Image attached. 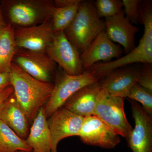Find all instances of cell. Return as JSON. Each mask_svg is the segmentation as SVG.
Wrapping results in <instances>:
<instances>
[{"mask_svg": "<svg viewBox=\"0 0 152 152\" xmlns=\"http://www.w3.org/2000/svg\"><path fill=\"white\" fill-rule=\"evenodd\" d=\"M104 29V23L98 15L94 2L82 1L73 20L64 31L81 56Z\"/></svg>", "mask_w": 152, "mask_h": 152, "instance_id": "obj_3", "label": "cell"}, {"mask_svg": "<svg viewBox=\"0 0 152 152\" xmlns=\"http://www.w3.org/2000/svg\"><path fill=\"white\" fill-rule=\"evenodd\" d=\"M78 136L84 143L105 149L113 148L121 142L120 136L94 115L84 118Z\"/></svg>", "mask_w": 152, "mask_h": 152, "instance_id": "obj_9", "label": "cell"}, {"mask_svg": "<svg viewBox=\"0 0 152 152\" xmlns=\"http://www.w3.org/2000/svg\"><path fill=\"white\" fill-rule=\"evenodd\" d=\"M101 89L99 81L86 86L69 98L63 107L83 118L93 115Z\"/></svg>", "mask_w": 152, "mask_h": 152, "instance_id": "obj_17", "label": "cell"}, {"mask_svg": "<svg viewBox=\"0 0 152 152\" xmlns=\"http://www.w3.org/2000/svg\"><path fill=\"white\" fill-rule=\"evenodd\" d=\"M31 124L26 143L32 152H51V137L44 107L39 109Z\"/></svg>", "mask_w": 152, "mask_h": 152, "instance_id": "obj_18", "label": "cell"}, {"mask_svg": "<svg viewBox=\"0 0 152 152\" xmlns=\"http://www.w3.org/2000/svg\"><path fill=\"white\" fill-rule=\"evenodd\" d=\"M10 85H11L10 72L0 73V90Z\"/></svg>", "mask_w": 152, "mask_h": 152, "instance_id": "obj_28", "label": "cell"}, {"mask_svg": "<svg viewBox=\"0 0 152 152\" xmlns=\"http://www.w3.org/2000/svg\"><path fill=\"white\" fill-rule=\"evenodd\" d=\"M83 120V117L63 107L48 118L51 137V152H58V145L61 140L68 137L78 136Z\"/></svg>", "mask_w": 152, "mask_h": 152, "instance_id": "obj_11", "label": "cell"}, {"mask_svg": "<svg viewBox=\"0 0 152 152\" xmlns=\"http://www.w3.org/2000/svg\"><path fill=\"white\" fill-rule=\"evenodd\" d=\"M139 0H123V7L125 13L131 23L138 24L140 23L139 13Z\"/></svg>", "mask_w": 152, "mask_h": 152, "instance_id": "obj_24", "label": "cell"}, {"mask_svg": "<svg viewBox=\"0 0 152 152\" xmlns=\"http://www.w3.org/2000/svg\"><path fill=\"white\" fill-rule=\"evenodd\" d=\"M99 81L88 71L77 75H68L63 71L58 74L51 96L44 106L47 118L61 108L76 92L86 86Z\"/></svg>", "mask_w": 152, "mask_h": 152, "instance_id": "obj_4", "label": "cell"}, {"mask_svg": "<svg viewBox=\"0 0 152 152\" xmlns=\"http://www.w3.org/2000/svg\"><path fill=\"white\" fill-rule=\"evenodd\" d=\"M137 84L152 91V64H142Z\"/></svg>", "mask_w": 152, "mask_h": 152, "instance_id": "obj_25", "label": "cell"}, {"mask_svg": "<svg viewBox=\"0 0 152 152\" xmlns=\"http://www.w3.org/2000/svg\"><path fill=\"white\" fill-rule=\"evenodd\" d=\"M123 52L122 47L112 42L104 31L80 56L84 71H87L96 63L108 62L112 59L119 58Z\"/></svg>", "mask_w": 152, "mask_h": 152, "instance_id": "obj_15", "label": "cell"}, {"mask_svg": "<svg viewBox=\"0 0 152 152\" xmlns=\"http://www.w3.org/2000/svg\"><path fill=\"white\" fill-rule=\"evenodd\" d=\"M7 24L5 22L1 9V1H0V29L7 26Z\"/></svg>", "mask_w": 152, "mask_h": 152, "instance_id": "obj_29", "label": "cell"}, {"mask_svg": "<svg viewBox=\"0 0 152 152\" xmlns=\"http://www.w3.org/2000/svg\"><path fill=\"white\" fill-rule=\"evenodd\" d=\"M80 2L66 7H55L52 18L55 32L64 31L70 25L77 15Z\"/></svg>", "mask_w": 152, "mask_h": 152, "instance_id": "obj_21", "label": "cell"}, {"mask_svg": "<svg viewBox=\"0 0 152 152\" xmlns=\"http://www.w3.org/2000/svg\"><path fill=\"white\" fill-rule=\"evenodd\" d=\"M140 66L137 64L114 69L99 81L101 88L112 96L128 97L138 81Z\"/></svg>", "mask_w": 152, "mask_h": 152, "instance_id": "obj_13", "label": "cell"}, {"mask_svg": "<svg viewBox=\"0 0 152 152\" xmlns=\"http://www.w3.org/2000/svg\"><path fill=\"white\" fill-rule=\"evenodd\" d=\"M0 119L20 138L26 140L29 132L30 123L14 94L0 107Z\"/></svg>", "mask_w": 152, "mask_h": 152, "instance_id": "obj_16", "label": "cell"}, {"mask_svg": "<svg viewBox=\"0 0 152 152\" xmlns=\"http://www.w3.org/2000/svg\"><path fill=\"white\" fill-rule=\"evenodd\" d=\"M139 8L140 23L144 26V34L139 45L126 56L113 61L96 63L86 71L99 80L118 68L139 63L152 64V1H140Z\"/></svg>", "mask_w": 152, "mask_h": 152, "instance_id": "obj_2", "label": "cell"}, {"mask_svg": "<svg viewBox=\"0 0 152 152\" xmlns=\"http://www.w3.org/2000/svg\"><path fill=\"white\" fill-rule=\"evenodd\" d=\"M46 53L68 75H77L84 72L80 53L68 40L64 31L55 32Z\"/></svg>", "mask_w": 152, "mask_h": 152, "instance_id": "obj_7", "label": "cell"}, {"mask_svg": "<svg viewBox=\"0 0 152 152\" xmlns=\"http://www.w3.org/2000/svg\"><path fill=\"white\" fill-rule=\"evenodd\" d=\"M51 20L40 24L21 27L15 30L18 48L32 51L46 53L55 34Z\"/></svg>", "mask_w": 152, "mask_h": 152, "instance_id": "obj_12", "label": "cell"}, {"mask_svg": "<svg viewBox=\"0 0 152 152\" xmlns=\"http://www.w3.org/2000/svg\"><path fill=\"white\" fill-rule=\"evenodd\" d=\"M18 50L15 29L9 23L0 29V73L10 72Z\"/></svg>", "mask_w": 152, "mask_h": 152, "instance_id": "obj_19", "label": "cell"}, {"mask_svg": "<svg viewBox=\"0 0 152 152\" xmlns=\"http://www.w3.org/2000/svg\"><path fill=\"white\" fill-rule=\"evenodd\" d=\"M94 4L100 18L113 16L122 11L123 3L121 0H97Z\"/></svg>", "mask_w": 152, "mask_h": 152, "instance_id": "obj_23", "label": "cell"}, {"mask_svg": "<svg viewBox=\"0 0 152 152\" xmlns=\"http://www.w3.org/2000/svg\"><path fill=\"white\" fill-rule=\"evenodd\" d=\"M28 152V151H17V152Z\"/></svg>", "mask_w": 152, "mask_h": 152, "instance_id": "obj_30", "label": "cell"}, {"mask_svg": "<svg viewBox=\"0 0 152 152\" xmlns=\"http://www.w3.org/2000/svg\"><path fill=\"white\" fill-rule=\"evenodd\" d=\"M130 99L140 103L147 113L152 117V91L137 83L133 87L128 97Z\"/></svg>", "mask_w": 152, "mask_h": 152, "instance_id": "obj_22", "label": "cell"}, {"mask_svg": "<svg viewBox=\"0 0 152 152\" xmlns=\"http://www.w3.org/2000/svg\"><path fill=\"white\" fill-rule=\"evenodd\" d=\"M18 151L32 152L25 140L20 138L0 119V152H16Z\"/></svg>", "mask_w": 152, "mask_h": 152, "instance_id": "obj_20", "label": "cell"}, {"mask_svg": "<svg viewBox=\"0 0 152 152\" xmlns=\"http://www.w3.org/2000/svg\"><path fill=\"white\" fill-rule=\"evenodd\" d=\"M54 2L42 0L12 1L8 14L13 23L22 27L32 26L52 20Z\"/></svg>", "mask_w": 152, "mask_h": 152, "instance_id": "obj_6", "label": "cell"}, {"mask_svg": "<svg viewBox=\"0 0 152 152\" xmlns=\"http://www.w3.org/2000/svg\"><path fill=\"white\" fill-rule=\"evenodd\" d=\"M94 115L126 140L132 131L125 115L124 98L111 96L104 89L98 94Z\"/></svg>", "mask_w": 152, "mask_h": 152, "instance_id": "obj_5", "label": "cell"}, {"mask_svg": "<svg viewBox=\"0 0 152 152\" xmlns=\"http://www.w3.org/2000/svg\"><path fill=\"white\" fill-rule=\"evenodd\" d=\"M104 23V31L108 37L122 46L126 54L135 48V37L139 32V28L131 23L123 11L106 18Z\"/></svg>", "mask_w": 152, "mask_h": 152, "instance_id": "obj_14", "label": "cell"}, {"mask_svg": "<svg viewBox=\"0 0 152 152\" xmlns=\"http://www.w3.org/2000/svg\"><path fill=\"white\" fill-rule=\"evenodd\" d=\"M13 94V88L11 85L1 89L0 90V107L3 103Z\"/></svg>", "mask_w": 152, "mask_h": 152, "instance_id": "obj_26", "label": "cell"}, {"mask_svg": "<svg viewBox=\"0 0 152 152\" xmlns=\"http://www.w3.org/2000/svg\"><path fill=\"white\" fill-rule=\"evenodd\" d=\"M13 61L30 76L45 83H51L56 67V64L46 53L24 49L18 50Z\"/></svg>", "mask_w": 152, "mask_h": 152, "instance_id": "obj_8", "label": "cell"}, {"mask_svg": "<svg viewBox=\"0 0 152 152\" xmlns=\"http://www.w3.org/2000/svg\"><path fill=\"white\" fill-rule=\"evenodd\" d=\"M81 0H55L54 2L56 8L70 7L80 2Z\"/></svg>", "mask_w": 152, "mask_h": 152, "instance_id": "obj_27", "label": "cell"}, {"mask_svg": "<svg viewBox=\"0 0 152 152\" xmlns=\"http://www.w3.org/2000/svg\"><path fill=\"white\" fill-rule=\"evenodd\" d=\"M135 127L127 139L132 152H152V117L140 105L130 100Z\"/></svg>", "mask_w": 152, "mask_h": 152, "instance_id": "obj_10", "label": "cell"}, {"mask_svg": "<svg viewBox=\"0 0 152 152\" xmlns=\"http://www.w3.org/2000/svg\"><path fill=\"white\" fill-rule=\"evenodd\" d=\"M10 75L14 94L31 124L39 109L45 105L50 97L54 85L34 78L13 62Z\"/></svg>", "mask_w": 152, "mask_h": 152, "instance_id": "obj_1", "label": "cell"}]
</instances>
